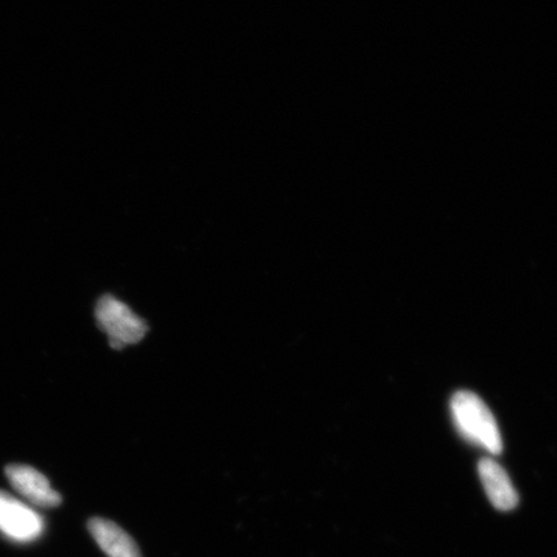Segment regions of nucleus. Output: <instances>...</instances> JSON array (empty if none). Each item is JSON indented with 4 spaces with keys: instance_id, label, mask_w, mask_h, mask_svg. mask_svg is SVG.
Listing matches in <instances>:
<instances>
[{
    "instance_id": "f257e3e1",
    "label": "nucleus",
    "mask_w": 557,
    "mask_h": 557,
    "mask_svg": "<svg viewBox=\"0 0 557 557\" xmlns=\"http://www.w3.org/2000/svg\"><path fill=\"white\" fill-rule=\"evenodd\" d=\"M450 408L456 426L466 441L479 445L492 455L503 451L504 443L496 418L476 394L457 393L453 396Z\"/></svg>"
},
{
    "instance_id": "f03ea898",
    "label": "nucleus",
    "mask_w": 557,
    "mask_h": 557,
    "mask_svg": "<svg viewBox=\"0 0 557 557\" xmlns=\"http://www.w3.org/2000/svg\"><path fill=\"white\" fill-rule=\"evenodd\" d=\"M95 317L116 350L139 343L149 330L144 319L114 296H103L97 301Z\"/></svg>"
},
{
    "instance_id": "7ed1b4c3",
    "label": "nucleus",
    "mask_w": 557,
    "mask_h": 557,
    "mask_svg": "<svg viewBox=\"0 0 557 557\" xmlns=\"http://www.w3.org/2000/svg\"><path fill=\"white\" fill-rule=\"evenodd\" d=\"M45 522L29 506L0 491V532L12 541L27 543L40 537Z\"/></svg>"
},
{
    "instance_id": "20e7f679",
    "label": "nucleus",
    "mask_w": 557,
    "mask_h": 557,
    "mask_svg": "<svg viewBox=\"0 0 557 557\" xmlns=\"http://www.w3.org/2000/svg\"><path fill=\"white\" fill-rule=\"evenodd\" d=\"M7 479L15 490L30 504L52 508L61 504V496L48 479L39 471L26 465H10L5 469Z\"/></svg>"
},
{
    "instance_id": "39448f33",
    "label": "nucleus",
    "mask_w": 557,
    "mask_h": 557,
    "mask_svg": "<svg viewBox=\"0 0 557 557\" xmlns=\"http://www.w3.org/2000/svg\"><path fill=\"white\" fill-rule=\"evenodd\" d=\"M479 475L487 498L497 510L510 511L518 506V493L513 490L507 472L497 462L490 458L482 459L479 463Z\"/></svg>"
},
{
    "instance_id": "423d86ee",
    "label": "nucleus",
    "mask_w": 557,
    "mask_h": 557,
    "mask_svg": "<svg viewBox=\"0 0 557 557\" xmlns=\"http://www.w3.org/2000/svg\"><path fill=\"white\" fill-rule=\"evenodd\" d=\"M88 529L97 545L109 557H143L134 539L115 522L94 518L89 520Z\"/></svg>"
}]
</instances>
